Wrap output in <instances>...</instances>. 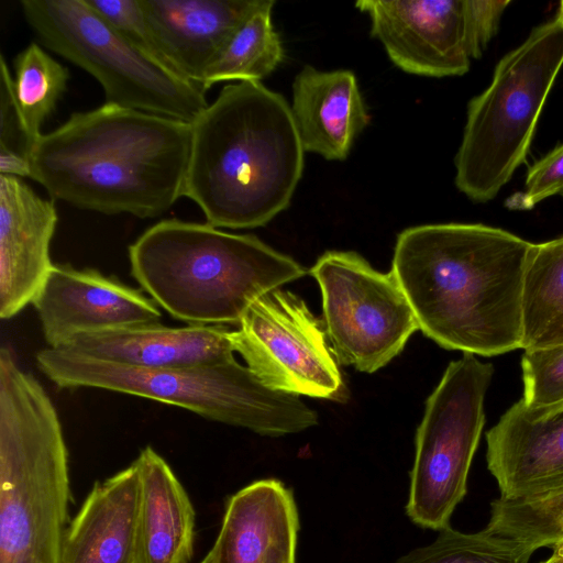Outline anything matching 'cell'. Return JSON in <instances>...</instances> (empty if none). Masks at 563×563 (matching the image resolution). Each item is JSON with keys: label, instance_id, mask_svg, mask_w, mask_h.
I'll return each instance as SVG.
<instances>
[{"label": "cell", "instance_id": "26", "mask_svg": "<svg viewBox=\"0 0 563 563\" xmlns=\"http://www.w3.org/2000/svg\"><path fill=\"white\" fill-rule=\"evenodd\" d=\"M536 550L486 529L464 533L450 526L430 544L412 550L395 563H528Z\"/></svg>", "mask_w": 563, "mask_h": 563}, {"label": "cell", "instance_id": "21", "mask_svg": "<svg viewBox=\"0 0 563 563\" xmlns=\"http://www.w3.org/2000/svg\"><path fill=\"white\" fill-rule=\"evenodd\" d=\"M140 471V563H190L195 509L169 464L150 445L135 459Z\"/></svg>", "mask_w": 563, "mask_h": 563}, {"label": "cell", "instance_id": "33", "mask_svg": "<svg viewBox=\"0 0 563 563\" xmlns=\"http://www.w3.org/2000/svg\"><path fill=\"white\" fill-rule=\"evenodd\" d=\"M200 563H217V561H216V553H214V550L212 548L207 553V555L203 558V560Z\"/></svg>", "mask_w": 563, "mask_h": 563}, {"label": "cell", "instance_id": "8", "mask_svg": "<svg viewBox=\"0 0 563 563\" xmlns=\"http://www.w3.org/2000/svg\"><path fill=\"white\" fill-rule=\"evenodd\" d=\"M42 44L90 74L106 102L192 123L208 106L205 90L150 57L85 0H22Z\"/></svg>", "mask_w": 563, "mask_h": 563}, {"label": "cell", "instance_id": "20", "mask_svg": "<svg viewBox=\"0 0 563 563\" xmlns=\"http://www.w3.org/2000/svg\"><path fill=\"white\" fill-rule=\"evenodd\" d=\"M292 119L305 152L329 161L347 157L369 115L355 75L305 66L292 84Z\"/></svg>", "mask_w": 563, "mask_h": 563}, {"label": "cell", "instance_id": "7", "mask_svg": "<svg viewBox=\"0 0 563 563\" xmlns=\"http://www.w3.org/2000/svg\"><path fill=\"white\" fill-rule=\"evenodd\" d=\"M562 65L563 21L556 15L505 55L488 88L470 101L455 156V185L470 199L495 198L525 162Z\"/></svg>", "mask_w": 563, "mask_h": 563}, {"label": "cell", "instance_id": "35", "mask_svg": "<svg viewBox=\"0 0 563 563\" xmlns=\"http://www.w3.org/2000/svg\"><path fill=\"white\" fill-rule=\"evenodd\" d=\"M558 16H560L563 21V1H561V3H560Z\"/></svg>", "mask_w": 563, "mask_h": 563}, {"label": "cell", "instance_id": "6", "mask_svg": "<svg viewBox=\"0 0 563 563\" xmlns=\"http://www.w3.org/2000/svg\"><path fill=\"white\" fill-rule=\"evenodd\" d=\"M40 371L59 388H99L174 405L208 420L279 437L318 423L298 395L264 386L236 360L214 365L145 369L45 347Z\"/></svg>", "mask_w": 563, "mask_h": 563}, {"label": "cell", "instance_id": "27", "mask_svg": "<svg viewBox=\"0 0 563 563\" xmlns=\"http://www.w3.org/2000/svg\"><path fill=\"white\" fill-rule=\"evenodd\" d=\"M523 396L530 408L563 400V345L525 351L521 360Z\"/></svg>", "mask_w": 563, "mask_h": 563}, {"label": "cell", "instance_id": "16", "mask_svg": "<svg viewBox=\"0 0 563 563\" xmlns=\"http://www.w3.org/2000/svg\"><path fill=\"white\" fill-rule=\"evenodd\" d=\"M229 334L227 325L167 327L153 322L81 333L58 350L130 367L186 368L235 360Z\"/></svg>", "mask_w": 563, "mask_h": 563}, {"label": "cell", "instance_id": "22", "mask_svg": "<svg viewBox=\"0 0 563 563\" xmlns=\"http://www.w3.org/2000/svg\"><path fill=\"white\" fill-rule=\"evenodd\" d=\"M522 349L563 345V235L530 247L522 294Z\"/></svg>", "mask_w": 563, "mask_h": 563}, {"label": "cell", "instance_id": "30", "mask_svg": "<svg viewBox=\"0 0 563 563\" xmlns=\"http://www.w3.org/2000/svg\"><path fill=\"white\" fill-rule=\"evenodd\" d=\"M0 151L19 153L26 158L30 152L13 100L12 77L3 56L0 58Z\"/></svg>", "mask_w": 563, "mask_h": 563}, {"label": "cell", "instance_id": "9", "mask_svg": "<svg viewBox=\"0 0 563 563\" xmlns=\"http://www.w3.org/2000/svg\"><path fill=\"white\" fill-rule=\"evenodd\" d=\"M494 366L464 353L449 363L426 401L416 432L406 514L421 528L442 530L467 490V476L485 424V396Z\"/></svg>", "mask_w": 563, "mask_h": 563}, {"label": "cell", "instance_id": "23", "mask_svg": "<svg viewBox=\"0 0 563 563\" xmlns=\"http://www.w3.org/2000/svg\"><path fill=\"white\" fill-rule=\"evenodd\" d=\"M274 4L263 0L234 32L208 68L201 85L205 91L223 81H261L280 65L284 48L272 23Z\"/></svg>", "mask_w": 563, "mask_h": 563}, {"label": "cell", "instance_id": "12", "mask_svg": "<svg viewBox=\"0 0 563 563\" xmlns=\"http://www.w3.org/2000/svg\"><path fill=\"white\" fill-rule=\"evenodd\" d=\"M391 62L406 73L446 77L465 74L478 49L471 0H361Z\"/></svg>", "mask_w": 563, "mask_h": 563}, {"label": "cell", "instance_id": "4", "mask_svg": "<svg viewBox=\"0 0 563 563\" xmlns=\"http://www.w3.org/2000/svg\"><path fill=\"white\" fill-rule=\"evenodd\" d=\"M131 275L173 318L238 325L264 294L306 274L292 257L253 234L206 223L162 220L130 246Z\"/></svg>", "mask_w": 563, "mask_h": 563}, {"label": "cell", "instance_id": "25", "mask_svg": "<svg viewBox=\"0 0 563 563\" xmlns=\"http://www.w3.org/2000/svg\"><path fill=\"white\" fill-rule=\"evenodd\" d=\"M534 550L563 540V489L527 499H495L485 528Z\"/></svg>", "mask_w": 563, "mask_h": 563}, {"label": "cell", "instance_id": "24", "mask_svg": "<svg viewBox=\"0 0 563 563\" xmlns=\"http://www.w3.org/2000/svg\"><path fill=\"white\" fill-rule=\"evenodd\" d=\"M13 68V100L31 151L67 89L69 70L34 42L14 57Z\"/></svg>", "mask_w": 563, "mask_h": 563}, {"label": "cell", "instance_id": "17", "mask_svg": "<svg viewBox=\"0 0 563 563\" xmlns=\"http://www.w3.org/2000/svg\"><path fill=\"white\" fill-rule=\"evenodd\" d=\"M262 2L141 0L166 65L199 87L231 36Z\"/></svg>", "mask_w": 563, "mask_h": 563}, {"label": "cell", "instance_id": "29", "mask_svg": "<svg viewBox=\"0 0 563 563\" xmlns=\"http://www.w3.org/2000/svg\"><path fill=\"white\" fill-rule=\"evenodd\" d=\"M563 191V144L555 147L529 169L525 190L508 198L512 210H529L543 199Z\"/></svg>", "mask_w": 563, "mask_h": 563}, {"label": "cell", "instance_id": "2", "mask_svg": "<svg viewBox=\"0 0 563 563\" xmlns=\"http://www.w3.org/2000/svg\"><path fill=\"white\" fill-rule=\"evenodd\" d=\"M190 144V123L104 102L36 140L30 178L78 209L155 218L183 197Z\"/></svg>", "mask_w": 563, "mask_h": 563}, {"label": "cell", "instance_id": "3", "mask_svg": "<svg viewBox=\"0 0 563 563\" xmlns=\"http://www.w3.org/2000/svg\"><path fill=\"white\" fill-rule=\"evenodd\" d=\"M303 154L280 93L261 81L225 85L191 123L183 197L212 227H263L289 206Z\"/></svg>", "mask_w": 563, "mask_h": 563}, {"label": "cell", "instance_id": "5", "mask_svg": "<svg viewBox=\"0 0 563 563\" xmlns=\"http://www.w3.org/2000/svg\"><path fill=\"white\" fill-rule=\"evenodd\" d=\"M70 482L57 411L0 350V563H63Z\"/></svg>", "mask_w": 563, "mask_h": 563}, {"label": "cell", "instance_id": "10", "mask_svg": "<svg viewBox=\"0 0 563 563\" xmlns=\"http://www.w3.org/2000/svg\"><path fill=\"white\" fill-rule=\"evenodd\" d=\"M322 296L323 324L335 360L363 373L387 365L419 330L396 276L360 254L329 251L309 272Z\"/></svg>", "mask_w": 563, "mask_h": 563}, {"label": "cell", "instance_id": "15", "mask_svg": "<svg viewBox=\"0 0 563 563\" xmlns=\"http://www.w3.org/2000/svg\"><path fill=\"white\" fill-rule=\"evenodd\" d=\"M53 199L21 178L0 175V317L32 303L55 264L49 246L57 224Z\"/></svg>", "mask_w": 563, "mask_h": 563}, {"label": "cell", "instance_id": "32", "mask_svg": "<svg viewBox=\"0 0 563 563\" xmlns=\"http://www.w3.org/2000/svg\"><path fill=\"white\" fill-rule=\"evenodd\" d=\"M553 553L552 555L560 562L563 563V540L555 543L553 547Z\"/></svg>", "mask_w": 563, "mask_h": 563}, {"label": "cell", "instance_id": "11", "mask_svg": "<svg viewBox=\"0 0 563 563\" xmlns=\"http://www.w3.org/2000/svg\"><path fill=\"white\" fill-rule=\"evenodd\" d=\"M233 351L267 388L339 400L343 380L323 321L282 288L257 298L230 330Z\"/></svg>", "mask_w": 563, "mask_h": 563}, {"label": "cell", "instance_id": "13", "mask_svg": "<svg viewBox=\"0 0 563 563\" xmlns=\"http://www.w3.org/2000/svg\"><path fill=\"white\" fill-rule=\"evenodd\" d=\"M49 349L81 333L158 322V305L137 288L98 269L55 264L32 302Z\"/></svg>", "mask_w": 563, "mask_h": 563}, {"label": "cell", "instance_id": "14", "mask_svg": "<svg viewBox=\"0 0 563 563\" xmlns=\"http://www.w3.org/2000/svg\"><path fill=\"white\" fill-rule=\"evenodd\" d=\"M486 461L500 497L527 499L563 489V400L515 402L486 433Z\"/></svg>", "mask_w": 563, "mask_h": 563}, {"label": "cell", "instance_id": "28", "mask_svg": "<svg viewBox=\"0 0 563 563\" xmlns=\"http://www.w3.org/2000/svg\"><path fill=\"white\" fill-rule=\"evenodd\" d=\"M85 1L97 14H99L133 46L170 69L162 56L155 36L144 13L141 0Z\"/></svg>", "mask_w": 563, "mask_h": 563}, {"label": "cell", "instance_id": "31", "mask_svg": "<svg viewBox=\"0 0 563 563\" xmlns=\"http://www.w3.org/2000/svg\"><path fill=\"white\" fill-rule=\"evenodd\" d=\"M0 175L31 177L29 159L19 153L0 151Z\"/></svg>", "mask_w": 563, "mask_h": 563}, {"label": "cell", "instance_id": "36", "mask_svg": "<svg viewBox=\"0 0 563 563\" xmlns=\"http://www.w3.org/2000/svg\"><path fill=\"white\" fill-rule=\"evenodd\" d=\"M561 195L563 196V191L561 192Z\"/></svg>", "mask_w": 563, "mask_h": 563}, {"label": "cell", "instance_id": "18", "mask_svg": "<svg viewBox=\"0 0 563 563\" xmlns=\"http://www.w3.org/2000/svg\"><path fill=\"white\" fill-rule=\"evenodd\" d=\"M299 517L292 492L274 478L232 495L212 547L217 563H295Z\"/></svg>", "mask_w": 563, "mask_h": 563}, {"label": "cell", "instance_id": "19", "mask_svg": "<svg viewBox=\"0 0 563 563\" xmlns=\"http://www.w3.org/2000/svg\"><path fill=\"white\" fill-rule=\"evenodd\" d=\"M140 494L135 460L97 482L67 528L63 563H140Z\"/></svg>", "mask_w": 563, "mask_h": 563}, {"label": "cell", "instance_id": "34", "mask_svg": "<svg viewBox=\"0 0 563 563\" xmlns=\"http://www.w3.org/2000/svg\"><path fill=\"white\" fill-rule=\"evenodd\" d=\"M540 563H560L553 555H551L549 559H547L545 561H542Z\"/></svg>", "mask_w": 563, "mask_h": 563}, {"label": "cell", "instance_id": "1", "mask_svg": "<svg viewBox=\"0 0 563 563\" xmlns=\"http://www.w3.org/2000/svg\"><path fill=\"white\" fill-rule=\"evenodd\" d=\"M532 243L485 224L411 227L391 272L419 330L446 350L495 356L522 349V294Z\"/></svg>", "mask_w": 563, "mask_h": 563}]
</instances>
